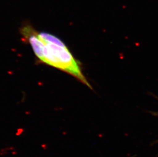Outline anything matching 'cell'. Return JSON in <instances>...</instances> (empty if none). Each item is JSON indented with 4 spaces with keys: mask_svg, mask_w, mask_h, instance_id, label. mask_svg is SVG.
Masks as SVG:
<instances>
[{
    "mask_svg": "<svg viewBox=\"0 0 158 157\" xmlns=\"http://www.w3.org/2000/svg\"><path fill=\"white\" fill-rule=\"evenodd\" d=\"M20 32L42 62L71 74L92 89L82 73L79 62L59 38L49 33L36 31L28 24L23 26Z\"/></svg>",
    "mask_w": 158,
    "mask_h": 157,
    "instance_id": "1",
    "label": "cell"
}]
</instances>
